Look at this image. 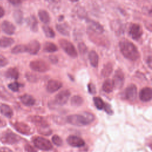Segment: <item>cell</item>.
I'll list each match as a JSON object with an SVG mask.
<instances>
[{
    "label": "cell",
    "mask_w": 152,
    "mask_h": 152,
    "mask_svg": "<svg viewBox=\"0 0 152 152\" xmlns=\"http://www.w3.org/2000/svg\"><path fill=\"white\" fill-rule=\"evenodd\" d=\"M26 76L27 80L30 82H36L37 81V78L36 75L32 73H27Z\"/></svg>",
    "instance_id": "f35d334b"
},
{
    "label": "cell",
    "mask_w": 152,
    "mask_h": 152,
    "mask_svg": "<svg viewBox=\"0 0 152 152\" xmlns=\"http://www.w3.org/2000/svg\"><path fill=\"white\" fill-rule=\"evenodd\" d=\"M8 63L7 59L4 56L0 55V66H5Z\"/></svg>",
    "instance_id": "ab89813d"
},
{
    "label": "cell",
    "mask_w": 152,
    "mask_h": 152,
    "mask_svg": "<svg viewBox=\"0 0 152 152\" xmlns=\"http://www.w3.org/2000/svg\"><path fill=\"white\" fill-rule=\"evenodd\" d=\"M43 31L45 34V36L48 38H53L55 36V33L53 30L48 26H43L42 27Z\"/></svg>",
    "instance_id": "1f68e13d"
},
{
    "label": "cell",
    "mask_w": 152,
    "mask_h": 152,
    "mask_svg": "<svg viewBox=\"0 0 152 152\" xmlns=\"http://www.w3.org/2000/svg\"><path fill=\"white\" fill-rule=\"evenodd\" d=\"M33 142L34 146L43 151H49L52 149L51 142L46 138L42 137H35L33 139Z\"/></svg>",
    "instance_id": "5b68a950"
},
{
    "label": "cell",
    "mask_w": 152,
    "mask_h": 152,
    "mask_svg": "<svg viewBox=\"0 0 152 152\" xmlns=\"http://www.w3.org/2000/svg\"><path fill=\"white\" fill-rule=\"evenodd\" d=\"M56 28L59 33L64 36H68L69 35L70 27L66 23H63L56 24Z\"/></svg>",
    "instance_id": "44dd1931"
},
{
    "label": "cell",
    "mask_w": 152,
    "mask_h": 152,
    "mask_svg": "<svg viewBox=\"0 0 152 152\" xmlns=\"http://www.w3.org/2000/svg\"><path fill=\"white\" fill-rule=\"evenodd\" d=\"M84 102V100L82 97L75 95L73 96L71 99V104L74 107H78L82 105Z\"/></svg>",
    "instance_id": "f546056e"
},
{
    "label": "cell",
    "mask_w": 152,
    "mask_h": 152,
    "mask_svg": "<svg viewBox=\"0 0 152 152\" xmlns=\"http://www.w3.org/2000/svg\"><path fill=\"white\" fill-rule=\"evenodd\" d=\"M0 152H11L9 149L6 148H2L0 149Z\"/></svg>",
    "instance_id": "681fc988"
},
{
    "label": "cell",
    "mask_w": 152,
    "mask_h": 152,
    "mask_svg": "<svg viewBox=\"0 0 152 152\" xmlns=\"http://www.w3.org/2000/svg\"><path fill=\"white\" fill-rule=\"evenodd\" d=\"M88 92L91 94H95L96 93V87L93 83H89L88 84Z\"/></svg>",
    "instance_id": "60d3db41"
},
{
    "label": "cell",
    "mask_w": 152,
    "mask_h": 152,
    "mask_svg": "<svg viewBox=\"0 0 152 152\" xmlns=\"http://www.w3.org/2000/svg\"><path fill=\"white\" fill-rule=\"evenodd\" d=\"M113 88H114V85H113L112 80L109 78L106 79L104 81L102 85L103 90L107 93H110L113 91Z\"/></svg>",
    "instance_id": "cb8c5ba5"
},
{
    "label": "cell",
    "mask_w": 152,
    "mask_h": 152,
    "mask_svg": "<svg viewBox=\"0 0 152 152\" xmlns=\"http://www.w3.org/2000/svg\"><path fill=\"white\" fill-rule=\"evenodd\" d=\"M66 142L69 145L74 147H81L85 144L84 141L81 138L74 135L68 136L66 138Z\"/></svg>",
    "instance_id": "4fadbf2b"
},
{
    "label": "cell",
    "mask_w": 152,
    "mask_h": 152,
    "mask_svg": "<svg viewBox=\"0 0 152 152\" xmlns=\"http://www.w3.org/2000/svg\"><path fill=\"white\" fill-rule=\"evenodd\" d=\"M62 86V83L56 80H50L46 86V90L50 93L58 91Z\"/></svg>",
    "instance_id": "e0dca14e"
},
{
    "label": "cell",
    "mask_w": 152,
    "mask_h": 152,
    "mask_svg": "<svg viewBox=\"0 0 152 152\" xmlns=\"http://www.w3.org/2000/svg\"><path fill=\"white\" fill-rule=\"evenodd\" d=\"M30 67L34 71L38 72H46L50 68L49 64L45 61L41 59H37L30 62Z\"/></svg>",
    "instance_id": "8992f818"
},
{
    "label": "cell",
    "mask_w": 152,
    "mask_h": 152,
    "mask_svg": "<svg viewBox=\"0 0 152 152\" xmlns=\"http://www.w3.org/2000/svg\"><path fill=\"white\" fill-rule=\"evenodd\" d=\"M3 31L8 35H12L15 30V26L8 21H4L1 26Z\"/></svg>",
    "instance_id": "d6986e66"
},
{
    "label": "cell",
    "mask_w": 152,
    "mask_h": 152,
    "mask_svg": "<svg viewBox=\"0 0 152 152\" xmlns=\"http://www.w3.org/2000/svg\"><path fill=\"white\" fill-rule=\"evenodd\" d=\"M93 102L95 106L99 110H102L104 107V103L103 100L100 97H93Z\"/></svg>",
    "instance_id": "836d02e7"
},
{
    "label": "cell",
    "mask_w": 152,
    "mask_h": 152,
    "mask_svg": "<svg viewBox=\"0 0 152 152\" xmlns=\"http://www.w3.org/2000/svg\"><path fill=\"white\" fill-rule=\"evenodd\" d=\"M147 64L148 65L149 67L150 68H151V56H148V58H147Z\"/></svg>",
    "instance_id": "7dc6e473"
},
{
    "label": "cell",
    "mask_w": 152,
    "mask_h": 152,
    "mask_svg": "<svg viewBox=\"0 0 152 152\" xmlns=\"http://www.w3.org/2000/svg\"><path fill=\"white\" fill-rule=\"evenodd\" d=\"M10 1L13 4H18L23 2V1H24L26 0H10Z\"/></svg>",
    "instance_id": "bcb514c9"
},
{
    "label": "cell",
    "mask_w": 152,
    "mask_h": 152,
    "mask_svg": "<svg viewBox=\"0 0 152 152\" xmlns=\"http://www.w3.org/2000/svg\"><path fill=\"white\" fill-rule=\"evenodd\" d=\"M11 52L14 54H18L24 52H27L26 49V45H18L14 46L11 50Z\"/></svg>",
    "instance_id": "d6a6232c"
},
{
    "label": "cell",
    "mask_w": 152,
    "mask_h": 152,
    "mask_svg": "<svg viewBox=\"0 0 152 152\" xmlns=\"http://www.w3.org/2000/svg\"><path fill=\"white\" fill-rule=\"evenodd\" d=\"M103 109L106 111V113H107L109 115H112L113 113V110L110 107V106L107 103H104Z\"/></svg>",
    "instance_id": "b9f144b4"
},
{
    "label": "cell",
    "mask_w": 152,
    "mask_h": 152,
    "mask_svg": "<svg viewBox=\"0 0 152 152\" xmlns=\"http://www.w3.org/2000/svg\"><path fill=\"white\" fill-rule=\"evenodd\" d=\"M69 1H70L72 2H76L78 1L79 0H69Z\"/></svg>",
    "instance_id": "f907efd6"
},
{
    "label": "cell",
    "mask_w": 152,
    "mask_h": 152,
    "mask_svg": "<svg viewBox=\"0 0 152 152\" xmlns=\"http://www.w3.org/2000/svg\"><path fill=\"white\" fill-rule=\"evenodd\" d=\"M14 42L12 38L8 37H3L0 39V47L7 48L12 45Z\"/></svg>",
    "instance_id": "f1b7e54d"
},
{
    "label": "cell",
    "mask_w": 152,
    "mask_h": 152,
    "mask_svg": "<svg viewBox=\"0 0 152 152\" xmlns=\"http://www.w3.org/2000/svg\"><path fill=\"white\" fill-rule=\"evenodd\" d=\"M43 50L48 53H53L58 50V47L56 45L50 42H46L43 46Z\"/></svg>",
    "instance_id": "83f0119b"
},
{
    "label": "cell",
    "mask_w": 152,
    "mask_h": 152,
    "mask_svg": "<svg viewBox=\"0 0 152 152\" xmlns=\"http://www.w3.org/2000/svg\"><path fill=\"white\" fill-rule=\"evenodd\" d=\"M120 51L122 55L127 59L136 61L140 57V53L136 46L131 42L122 40L119 43Z\"/></svg>",
    "instance_id": "6da1fadb"
},
{
    "label": "cell",
    "mask_w": 152,
    "mask_h": 152,
    "mask_svg": "<svg viewBox=\"0 0 152 152\" xmlns=\"http://www.w3.org/2000/svg\"><path fill=\"white\" fill-rule=\"evenodd\" d=\"M126 99L131 102L134 101L137 96V88L135 84H130L128 86L125 91Z\"/></svg>",
    "instance_id": "7c38bea8"
},
{
    "label": "cell",
    "mask_w": 152,
    "mask_h": 152,
    "mask_svg": "<svg viewBox=\"0 0 152 152\" xmlns=\"http://www.w3.org/2000/svg\"><path fill=\"white\" fill-rule=\"evenodd\" d=\"M25 148L27 152H36V150L32 146H31L29 144L26 145L25 147Z\"/></svg>",
    "instance_id": "ee69618b"
},
{
    "label": "cell",
    "mask_w": 152,
    "mask_h": 152,
    "mask_svg": "<svg viewBox=\"0 0 152 152\" xmlns=\"http://www.w3.org/2000/svg\"><path fill=\"white\" fill-rule=\"evenodd\" d=\"M49 60L51 62V63H52L53 64H55L58 62V58L55 55H51L49 56Z\"/></svg>",
    "instance_id": "7bdbcfd3"
},
{
    "label": "cell",
    "mask_w": 152,
    "mask_h": 152,
    "mask_svg": "<svg viewBox=\"0 0 152 152\" xmlns=\"http://www.w3.org/2000/svg\"><path fill=\"white\" fill-rule=\"evenodd\" d=\"M14 127L18 132L22 134L30 135L33 132L31 128L28 125L23 122H15L14 124Z\"/></svg>",
    "instance_id": "5bb4252c"
},
{
    "label": "cell",
    "mask_w": 152,
    "mask_h": 152,
    "mask_svg": "<svg viewBox=\"0 0 152 152\" xmlns=\"http://www.w3.org/2000/svg\"><path fill=\"white\" fill-rule=\"evenodd\" d=\"M87 23L88 26L89 30L91 31L97 33V34H102L104 32V28L97 21L91 20H87Z\"/></svg>",
    "instance_id": "9a60e30c"
},
{
    "label": "cell",
    "mask_w": 152,
    "mask_h": 152,
    "mask_svg": "<svg viewBox=\"0 0 152 152\" xmlns=\"http://www.w3.org/2000/svg\"><path fill=\"white\" fill-rule=\"evenodd\" d=\"M6 75L8 78L17 80L19 76V72L17 68H10L6 72Z\"/></svg>",
    "instance_id": "4dcf8cb0"
},
{
    "label": "cell",
    "mask_w": 152,
    "mask_h": 152,
    "mask_svg": "<svg viewBox=\"0 0 152 152\" xmlns=\"http://www.w3.org/2000/svg\"><path fill=\"white\" fill-rule=\"evenodd\" d=\"M124 74L121 69H118L113 75V79L112 80L114 88L119 89L121 88L124 84Z\"/></svg>",
    "instance_id": "30bf717a"
},
{
    "label": "cell",
    "mask_w": 152,
    "mask_h": 152,
    "mask_svg": "<svg viewBox=\"0 0 152 152\" xmlns=\"http://www.w3.org/2000/svg\"><path fill=\"white\" fill-rule=\"evenodd\" d=\"M113 71V65L110 62L106 64L102 69L101 74L103 77H109Z\"/></svg>",
    "instance_id": "4316f807"
},
{
    "label": "cell",
    "mask_w": 152,
    "mask_h": 152,
    "mask_svg": "<svg viewBox=\"0 0 152 152\" xmlns=\"http://www.w3.org/2000/svg\"><path fill=\"white\" fill-rule=\"evenodd\" d=\"M4 14H5L4 10L3 9L2 7H1L0 6V18H2V17L4 15Z\"/></svg>",
    "instance_id": "c3c4849f"
},
{
    "label": "cell",
    "mask_w": 152,
    "mask_h": 152,
    "mask_svg": "<svg viewBox=\"0 0 152 152\" xmlns=\"http://www.w3.org/2000/svg\"><path fill=\"white\" fill-rule=\"evenodd\" d=\"M14 18L16 23L18 24H21L23 21V12L20 10H16L14 12Z\"/></svg>",
    "instance_id": "e575fe53"
},
{
    "label": "cell",
    "mask_w": 152,
    "mask_h": 152,
    "mask_svg": "<svg viewBox=\"0 0 152 152\" xmlns=\"http://www.w3.org/2000/svg\"><path fill=\"white\" fill-rule=\"evenodd\" d=\"M128 33L132 39L137 41L141 37L143 31L140 24L137 23H132L129 27Z\"/></svg>",
    "instance_id": "ba28073f"
},
{
    "label": "cell",
    "mask_w": 152,
    "mask_h": 152,
    "mask_svg": "<svg viewBox=\"0 0 152 152\" xmlns=\"http://www.w3.org/2000/svg\"><path fill=\"white\" fill-rule=\"evenodd\" d=\"M59 44L64 52L70 57L75 58L77 57V52L74 45L66 39H60Z\"/></svg>",
    "instance_id": "277c9868"
},
{
    "label": "cell",
    "mask_w": 152,
    "mask_h": 152,
    "mask_svg": "<svg viewBox=\"0 0 152 152\" xmlns=\"http://www.w3.org/2000/svg\"><path fill=\"white\" fill-rule=\"evenodd\" d=\"M40 49V44L37 40H31L26 45L27 52L31 55H36Z\"/></svg>",
    "instance_id": "2e32d148"
},
{
    "label": "cell",
    "mask_w": 152,
    "mask_h": 152,
    "mask_svg": "<svg viewBox=\"0 0 152 152\" xmlns=\"http://www.w3.org/2000/svg\"><path fill=\"white\" fill-rule=\"evenodd\" d=\"M87 33L90 40L98 46H102L104 47L109 45L107 40L105 39L104 37H102L100 34L96 33L89 29L87 30Z\"/></svg>",
    "instance_id": "52a82bcc"
},
{
    "label": "cell",
    "mask_w": 152,
    "mask_h": 152,
    "mask_svg": "<svg viewBox=\"0 0 152 152\" xmlns=\"http://www.w3.org/2000/svg\"><path fill=\"white\" fill-rule=\"evenodd\" d=\"M31 121L37 126L40 134L44 135H49L51 134L52 131L49 128L48 124L43 118L39 116H35L31 117Z\"/></svg>",
    "instance_id": "3957f363"
},
{
    "label": "cell",
    "mask_w": 152,
    "mask_h": 152,
    "mask_svg": "<svg viewBox=\"0 0 152 152\" xmlns=\"http://www.w3.org/2000/svg\"><path fill=\"white\" fill-rule=\"evenodd\" d=\"M45 1L49 4H50L52 5H56L61 2V0H45Z\"/></svg>",
    "instance_id": "f6af8a7d"
},
{
    "label": "cell",
    "mask_w": 152,
    "mask_h": 152,
    "mask_svg": "<svg viewBox=\"0 0 152 152\" xmlns=\"http://www.w3.org/2000/svg\"><path fill=\"white\" fill-rule=\"evenodd\" d=\"M139 97L141 101L147 102L152 98V90L150 87H144L142 88L139 93Z\"/></svg>",
    "instance_id": "ac0fdd59"
},
{
    "label": "cell",
    "mask_w": 152,
    "mask_h": 152,
    "mask_svg": "<svg viewBox=\"0 0 152 152\" xmlns=\"http://www.w3.org/2000/svg\"><path fill=\"white\" fill-rule=\"evenodd\" d=\"M94 119V116L92 113L84 112L81 114H74L66 117L67 122L75 126H85L91 123Z\"/></svg>",
    "instance_id": "7a4b0ae2"
},
{
    "label": "cell",
    "mask_w": 152,
    "mask_h": 152,
    "mask_svg": "<svg viewBox=\"0 0 152 152\" xmlns=\"http://www.w3.org/2000/svg\"><path fill=\"white\" fill-rule=\"evenodd\" d=\"M26 22L32 31L36 32L38 30V22L34 15L28 17L26 20Z\"/></svg>",
    "instance_id": "ffe728a7"
},
{
    "label": "cell",
    "mask_w": 152,
    "mask_h": 152,
    "mask_svg": "<svg viewBox=\"0 0 152 152\" xmlns=\"http://www.w3.org/2000/svg\"><path fill=\"white\" fill-rule=\"evenodd\" d=\"M0 112L1 113L7 118H11L13 115V112L12 109L7 104H2L0 106Z\"/></svg>",
    "instance_id": "d4e9b609"
},
{
    "label": "cell",
    "mask_w": 152,
    "mask_h": 152,
    "mask_svg": "<svg viewBox=\"0 0 152 152\" xmlns=\"http://www.w3.org/2000/svg\"><path fill=\"white\" fill-rule=\"evenodd\" d=\"M20 140V137L18 135L9 131L4 132L1 138V141L2 142L8 144H13L17 143Z\"/></svg>",
    "instance_id": "9c48e42d"
},
{
    "label": "cell",
    "mask_w": 152,
    "mask_h": 152,
    "mask_svg": "<svg viewBox=\"0 0 152 152\" xmlns=\"http://www.w3.org/2000/svg\"><path fill=\"white\" fill-rule=\"evenodd\" d=\"M71 93L68 90H64L58 93L55 97V102L58 105H64L68 100Z\"/></svg>",
    "instance_id": "8fae6325"
},
{
    "label": "cell",
    "mask_w": 152,
    "mask_h": 152,
    "mask_svg": "<svg viewBox=\"0 0 152 152\" xmlns=\"http://www.w3.org/2000/svg\"><path fill=\"white\" fill-rule=\"evenodd\" d=\"M20 84L17 82H14L8 84V88L13 91H18L20 88Z\"/></svg>",
    "instance_id": "74e56055"
},
{
    "label": "cell",
    "mask_w": 152,
    "mask_h": 152,
    "mask_svg": "<svg viewBox=\"0 0 152 152\" xmlns=\"http://www.w3.org/2000/svg\"><path fill=\"white\" fill-rule=\"evenodd\" d=\"M20 100L23 104L27 106H31L35 104L36 100L34 98L29 94H23L20 97Z\"/></svg>",
    "instance_id": "7402d4cb"
},
{
    "label": "cell",
    "mask_w": 152,
    "mask_h": 152,
    "mask_svg": "<svg viewBox=\"0 0 152 152\" xmlns=\"http://www.w3.org/2000/svg\"><path fill=\"white\" fill-rule=\"evenodd\" d=\"M78 48L79 52L81 55H84L87 52V47L84 42H80L78 45Z\"/></svg>",
    "instance_id": "d590c367"
},
{
    "label": "cell",
    "mask_w": 152,
    "mask_h": 152,
    "mask_svg": "<svg viewBox=\"0 0 152 152\" xmlns=\"http://www.w3.org/2000/svg\"><path fill=\"white\" fill-rule=\"evenodd\" d=\"M38 15L40 20L45 23L48 24L50 22V18L49 13L45 10H40L38 12Z\"/></svg>",
    "instance_id": "484cf974"
},
{
    "label": "cell",
    "mask_w": 152,
    "mask_h": 152,
    "mask_svg": "<svg viewBox=\"0 0 152 152\" xmlns=\"http://www.w3.org/2000/svg\"><path fill=\"white\" fill-rule=\"evenodd\" d=\"M52 141L53 143L57 146H61L62 145V140L58 135H54L52 138Z\"/></svg>",
    "instance_id": "8d00e7d4"
},
{
    "label": "cell",
    "mask_w": 152,
    "mask_h": 152,
    "mask_svg": "<svg viewBox=\"0 0 152 152\" xmlns=\"http://www.w3.org/2000/svg\"><path fill=\"white\" fill-rule=\"evenodd\" d=\"M88 59L93 67H97L99 64V56L96 52L91 50L88 53Z\"/></svg>",
    "instance_id": "603a6c76"
}]
</instances>
